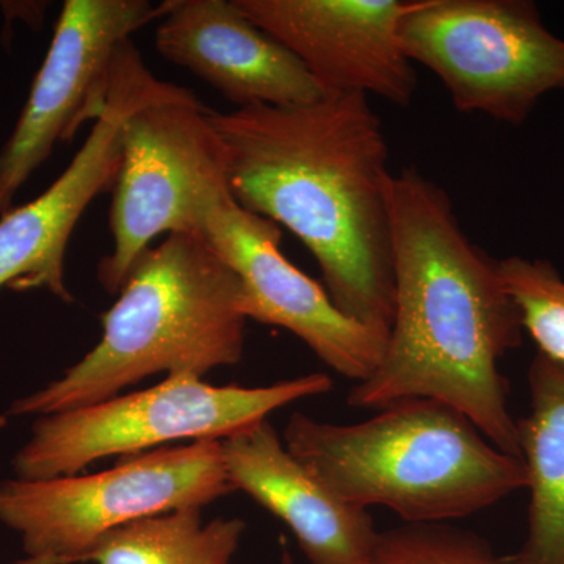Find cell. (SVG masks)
I'll list each match as a JSON object with an SVG mask.
<instances>
[{"label": "cell", "mask_w": 564, "mask_h": 564, "mask_svg": "<svg viewBox=\"0 0 564 564\" xmlns=\"http://www.w3.org/2000/svg\"><path fill=\"white\" fill-rule=\"evenodd\" d=\"M234 199L285 226L340 313L389 336L395 311L389 144L366 95L210 110Z\"/></svg>", "instance_id": "obj_1"}, {"label": "cell", "mask_w": 564, "mask_h": 564, "mask_svg": "<svg viewBox=\"0 0 564 564\" xmlns=\"http://www.w3.org/2000/svg\"><path fill=\"white\" fill-rule=\"evenodd\" d=\"M395 311L383 358L347 397L355 410L408 399L448 404L518 456V419L500 362L522 344L521 314L499 261L467 237L454 203L415 166L386 181Z\"/></svg>", "instance_id": "obj_2"}, {"label": "cell", "mask_w": 564, "mask_h": 564, "mask_svg": "<svg viewBox=\"0 0 564 564\" xmlns=\"http://www.w3.org/2000/svg\"><path fill=\"white\" fill-rule=\"evenodd\" d=\"M248 317L237 273L203 234H170L133 263L102 337L62 378L11 403L0 421L65 413L152 375L203 378L242 361Z\"/></svg>", "instance_id": "obj_3"}, {"label": "cell", "mask_w": 564, "mask_h": 564, "mask_svg": "<svg viewBox=\"0 0 564 564\" xmlns=\"http://www.w3.org/2000/svg\"><path fill=\"white\" fill-rule=\"evenodd\" d=\"M281 437L340 500L403 524H452L525 491L522 459L437 400H400L347 425L293 413Z\"/></svg>", "instance_id": "obj_4"}, {"label": "cell", "mask_w": 564, "mask_h": 564, "mask_svg": "<svg viewBox=\"0 0 564 564\" xmlns=\"http://www.w3.org/2000/svg\"><path fill=\"white\" fill-rule=\"evenodd\" d=\"M333 389L326 373L258 388L214 386L193 375L166 377L143 391L36 419L13 458L21 480L77 475L109 456H135L176 441H223L281 408Z\"/></svg>", "instance_id": "obj_5"}, {"label": "cell", "mask_w": 564, "mask_h": 564, "mask_svg": "<svg viewBox=\"0 0 564 564\" xmlns=\"http://www.w3.org/2000/svg\"><path fill=\"white\" fill-rule=\"evenodd\" d=\"M232 492L221 441H198L155 448L98 474L0 481V522L21 536L25 558L17 564H76L121 527L204 508Z\"/></svg>", "instance_id": "obj_6"}, {"label": "cell", "mask_w": 564, "mask_h": 564, "mask_svg": "<svg viewBox=\"0 0 564 564\" xmlns=\"http://www.w3.org/2000/svg\"><path fill=\"white\" fill-rule=\"evenodd\" d=\"M210 109L169 84L126 118L110 204V254L98 280L120 293L133 263L159 236L203 234L207 215L231 195Z\"/></svg>", "instance_id": "obj_7"}, {"label": "cell", "mask_w": 564, "mask_h": 564, "mask_svg": "<svg viewBox=\"0 0 564 564\" xmlns=\"http://www.w3.org/2000/svg\"><path fill=\"white\" fill-rule=\"evenodd\" d=\"M399 35L462 113L521 126L544 96L564 91V40L530 0H417Z\"/></svg>", "instance_id": "obj_8"}, {"label": "cell", "mask_w": 564, "mask_h": 564, "mask_svg": "<svg viewBox=\"0 0 564 564\" xmlns=\"http://www.w3.org/2000/svg\"><path fill=\"white\" fill-rule=\"evenodd\" d=\"M161 14L162 3L148 0L63 3L31 95L0 150V215L13 207L14 196L55 144L68 143L85 121L102 117L121 44Z\"/></svg>", "instance_id": "obj_9"}, {"label": "cell", "mask_w": 564, "mask_h": 564, "mask_svg": "<svg viewBox=\"0 0 564 564\" xmlns=\"http://www.w3.org/2000/svg\"><path fill=\"white\" fill-rule=\"evenodd\" d=\"M165 84L148 69L132 40L121 44L109 106L68 169L39 198L11 207L0 218V289H47L62 302L73 303L65 282L70 236L93 199L113 188L126 118Z\"/></svg>", "instance_id": "obj_10"}, {"label": "cell", "mask_w": 564, "mask_h": 564, "mask_svg": "<svg viewBox=\"0 0 564 564\" xmlns=\"http://www.w3.org/2000/svg\"><path fill=\"white\" fill-rule=\"evenodd\" d=\"M203 236L242 282L248 321L288 329L356 383L373 373L388 337L340 313L326 289L285 258L280 225L243 209L231 193L207 215Z\"/></svg>", "instance_id": "obj_11"}, {"label": "cell", "mask_w": 564, "mask_h": 564, "mask_svg": "<svg viewBox=\"0 0 564 564\" xmlns=\"http://www.w3.org/2000/svg\"><path fill=\"white\" fill-rule=\"evenodd\" d=\"M234 2L302 61L325 95H373L399 107L414 101L417 74L399 31L417 0Z\"/></svg>", "instance_id": "obj_12"}, {"label": "cell", "mask_w": 564, "mask_h": 564, "mask_svg": "<svg viewBox=\"0 0 564 564\" xmlns=\"http://www.w3.org/2000/svg\"><path fill=\"white\" fill-rule=\"evenodd\" d=\"M155 50L237 109L303 106L326 96L302 61L248 20L234 0H166Z\"/></svg>", "instance_id": "obj_13"}, {"label": "cell", "mask_w": 564, "mask_h": 564, "mask_svg": "<svg viewBox=\"0 0 564 564\" xmlns=\"http://www.w3.org/2000/svg\"><path fill=\"white\" fill-rule=\"evenodd\" d=\"M226 474L289 527L310 564H370L378 533L369 510L340 500L285 448L269 419L221 441Z\"/></svg>", "instance_id": "obj_14"}, {"label": "cell", "mask_w": 564, "mask_h": 564, "mask_svg": "<svg viewBox=\"0 0 564 564\" xmlns=\"http://www.w3.org/2000/svg\"><path fill=\"white\" fill-rule=\"evenodd\" d=\"M530 410L518 419L519 458L529 492L525 564H564V364L536 352L530 362Z\"/></svg>", "instance_id": "obj_15"}, {"label": "cell", "mask_w": 564, "mask_h": 564, "mask_svg": "<svg viewBox=\"0 0 564 564\" xmlns=\"http://www.w3.org/2000/svg\"><path fill=\"white\" fill-rule=\"evenodd\" d=\"M247 524L239 518L204 521L203 508L140 519L102 538L84 563L232 564Z\"/></svg>", "instance_id": "obj_16"}, {"label": "cell", "mask_w": 564, "mask_h": 564, "mask_svg": "<svg viewBox=\"0 0 564 564\" xmlns=\"http://www.w3.org/2000/svg\"><path fill=\"white\" fill-rule=\"evenodd\" d=\"M500 280L511 296L522 328L538 352L564 364V276L547 259L510 256L499 261Z\"/></svg>", "instance_id": "obj_17"}, {"label": "cell", "mask_w": 564, "mask_h": 564, "mask_svg": "<svg viewBox=\"0 0 564 564\" xmlns=\"http://www.w3.org/2000/svg\"><path fill=\"white\" fill-rule=\"evenodd\" d=\"M370 564H525L500 555L473 530L452 524H402L378 533Z\"/></svg>", "instance_id": "obj_18"}, {"label": "cell", "mask_w": 564, "mask_h": 564, "mask_svg": "<svg viewBox=\"0 0 564 564\" xmlns=\"http://www.w3.org/2000/svg\"><path fill=\"white\" fill-rule=\"evenodd\" d=\"M280 564H295V560H293L291 551H289V549L285 547L284 544H282V549H281V562H280Z\"/></svg>", "instance_id": "obj_19"}]
</instances>
